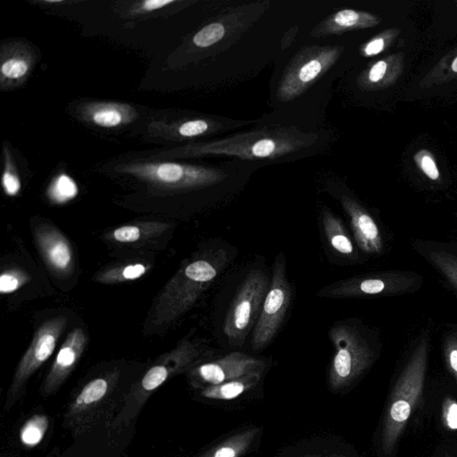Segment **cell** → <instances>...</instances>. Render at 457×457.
<instances>
[{
  "label": "cell",
  "instance_id": "31",
  "mask_svg": "<svg viewBox=\"0 0 457 457\" xmlns=\"http://www.w3.org/2000/svg\"><path fill=\"white\" fill-rule=\"evenodd\" d=\"M387 71V62L384 60H380L375 62L368 71L366 80L369 84H377L381 81Z\"/></svg>",
  "mask_w": 457,
  "mask_h": 457
},
{
  "label": "cell",
  "instance_id": "32",
  "mask_svg": "<svg viewBox=\"0 0 457 457\" xmlns=\"http://www.w3.org/2000/svg\"><path fill=\"white\" fill-rule=\"evenodd\" d=\"M417 159V158H416ZM422 171L433 180L439 178V170L433 157L429 154H422L421 157L417 159Z\"/></svg>",
  "mask_w": 457,
  "mask_h": 457
},
{
  "label": "cell",
  "instance_id": "7",
  "mask_svg": "<svg viewBox=\"0 0 457 457\" xmlns=\"http://www.w3.org/2000/svg\"><path fill=\"white\" fill-rule=\"evenodd\" d=\"M268 275L253 269L243 279L227 313L223 333L231 346H241L259 317L269 290Z\"/></svg>",
  "mask_w": 457,
  "mask_h": 457
},
{
  "label": "cell",
  "instance_id": "35",
  "mask_svg": "<svg viewBox=\"0 0 457 457\" xmlns=\"http://www.w3.org/2000/svg\"><path fill=\"white\" fill-rule=\"evenodd\" d=\"M174 0H147L143 3V9L145 11H153L172 4Z\"/></svg>",
  "mask_w": 457,
  "mask_h": 457
},
{
  "label": "cell",
  "instance_id": "25",
  "mask_svg": "<svg viewBox=\"0 0 457 457\" xmlns=\"http://www.w3.org/2000/svg\"><path fill=\"white\" fill-rule=\"evenodd\" d=\"M443 355L445 366L457 384V333H453L444 340Z\"/></svg>",
  "mask_w": 457,
  "mask_h": 457
},
{
  "label": "cell",
  "instance_id": "15",
  "mask_svg": "<svg viewBox=\"0 0 457 457\" xmlns=\"http://www.w3.org/2000/svg\"><path fill=\"white\" fill-rule=\"evenodd\" d=\"M340 203L347 213L358 247L365 253L378 255L384 245L378 224L372 216L355 199L342 195Z\"/></svg>",
  "mask_w": 457,
  "mask_h": 457
},
{
  "label": "cell",
  "instance_id": "17",
  "mask_svg": "<svg viewBox=\"0 0 457 457\" xmlns=\"http://www.w3.org/2000/svg\"><path fill=\"white\" fill-rule=\"evenodd\" d=\"M379 20L366 12L354 9L338 10L318 23L311 32L315 37L342 34L346 31L373 27Z\"/></svg>",
  "mask_w": 457,
  "mask_h": 457
},
{
  "label": "cell",
  "instance_id": "33",
  "mask_svg": "<svg viewBox=\"0 0 457 457\" xmlns=\"http://www.w3.org/2000/svg\"><path fill=\"white\" fill-rule=\"evenodd\" d=\"M2 182L4 189L8 195H15L21 189L19 179L9 171L4 173Z\"/></svg>",
  "mask_w": 457,
  "mask_h": 457
},
{
  "label": "cell",
  "instance_id": "11",
  "mask_svg": "<svg viewBox=\"0 0 457 457\" xmlns=\"http://www.w3.org/2000/svg\"><path fill=\"white\" fill-rule=\"evenodd\" d=\"M118 375L96 378L84 385L70 402L63 416L64 426L75 435L97 422L112 400Z\"/></svg>",
  "mask_w": 457,
  "mask_h": 457
},
{
  "label": "cell",
  "instance_id": "30",
  "mask_svg": "<svg viewBox=\"0 0 457 457\" xmlns=\"http://www.w3.org/2000/svg\"><path fill=\"white\" fill-rule=\"evenodd\" d=\"M112 237L116 241L122 243L135 242L140 238L141 230L135 225L121 226L112 232Z\"/></svg>",
  "mask_w": 457,
  "mask_h": 457
},
{
  "label": "cell",
  "instance_id": "1",
  "mask_svg": "<svg viewBox=\"0 0 457 457\" xmlns=\"http://www.w3.org/2000/svg\"><path fill=\"white\" fill-rule=\"evenodd\" d=\"M325 136L293 126L243 131L195 145L188 153L217 155L259 164L279 163L307 157L322 150Z\"/></svg>",
  "mask_w": 457,
  "mask_h": 457
},
{
  "label": "cell",
  "instance_id": "29",
  "mask_svg": "<svg viewBox=\"0 0 457 457\" xmlns=\"http://www.w3.org/2000/svg\"><path fill=\"white\" fill-rule=\"evenodd\" d=\"M29 65L26 61L19 58H12L2 64V74L9 79H18L25 75Z\"/></svg>",
  "mask_w": 457,
  "mask_h": 457
},
{
  "label": "cell",
  "instance_id": "14",
  "mask_svg": "<svg viewBox=\"0 0 457 457\" xmlns=\"http://www.w3.org/2000/svg\"><path fill=\"white\" fill-rule=\"evenodd\" d=\"M87 344V337L80 328L69 333L47 373L40 393L44 396L55 394L76 367Z\"/></svg>",
  "mask_w": 457,
  "mask_h": 457
},
{
  "label": "cell",
  "instance_id": "8",
  "mask_svg": "<svg viewBox=\"0 0 457 457\" xmlns=\"http://www.w3.org/2000/svg\"><path fill=\"white\" fill-rule=\"evenodd\" d=\"M421 284V277L411 271L365 274L330 284L318 292L321 297L356 298L411 292Z\"/></svg>",
  "mask_w": 457,
  "mask_h": 457
},
{
  "label": "cell",
  "instance_id": "2",
  "mask_svg": "<svg viewBox=\"0 0 457 457\" xmlns=\"http://www.w3.org/2000/svg\"><path fill=\"white\" fill-rule=\"evenodd\" d=\"M429 338L424 335L411 352L399 375L386 408L382 428V450L392 453L420 402L424 388Z\"/></svg>",
  "mask_w": 457,
  "mask_h": 457
},
{
  "label": "cell",
  "instance_id": "34",
  "mask_svg": "<svg viewBox=\"0 0 457 457\" xmlns=\"http://www.w3.org/2000/svg\"><path fill=\"white\" fill-rule=\"evenodd\" d=\"M385 47V39L381 37H377L366 43L361 49L362 55L373 56L383 51Z\"/></svg>",
  "mask_w": 457,
  "mask_h": 457
},
{
  "label": "cell",
  "instance_id": "36",
  "mask_svg": "<svg viewBox=\"0 0 457 457\" xmlns=\"http://www.w3.org/2000/svg\"><path fill=\"white\" fill-rule=\"evenodd\" d=\"M452 69L453 71L457 72V57L453 60L452 63Z\"/></svg>",
  "mask_w": 457,
  "mask_h": 457
},
{
  "label": "cell",
  "instance_id": "28",
  "mask_svg": "<svg viewBox=\"0 0 457 457\" xmlns=\"http://www.w3.org/2000/svg\"><path fill=\"white\" fill-rule=\"evenodd\" d=\"M441 420L448 430H457V401L447 396L442 403Z\"/></svg>",
  "mask_w": 457,
  "mask_h": 457
},
{
  "label": "cell",
  "instance_id": "4",
  "mask_svg": "<svg viewBox=\"0 0 457 457\" xmlns=\"http://www.w3.org/2000/svg\"><path fill=\"white\" fill-rule=\"evenodd\" d=\"M199 355L200 352L194 345L183 343L159 360L124 397V404L113 420V427H121L132 421L158 387L174 375L190 370Z\"/></svg>",
  "mask_w": 457,
  "mask_h": 457
},
{
  "label": "cell",
  "instance_id": "37",
  "mask_svg": "<svg viewBox=\"0 0 457 457\" xmlns=\"http://www.w3.org/2000/svg\"><path fill=\"white\" fill-rule=\"evenodd\" d=\"M445 457H452V456L446 453V454H445Z\"/></svg>",
  "mask_w": 457,
  "mask_h": 457
},
{
  "label": "cell",
  "instance_id": "10",
  "mask_svg": "<svg viewBox=\"0 0 457 457\" xmlns=\"http://www.w3.org/2000/svg\"><path fill=\"white\" fill-rule=\"evenodd\" d=\"M291 293L285 258L279 254L274 262L269 290L253 329L251 344L253 350H262L273 340L289 307Z\"/></svg>",
  "mask_w": 457,
  "mask_h": 457
},
{
  "label": "cell",
  "instance_id": "9",
  "mask_svg": "<svg viewBox=\"0 0 457 457\" xmlns=\"http://www.w3.org/2000/svg\"><path fill=\"white\" fill-rule=\"evenodd\" d=\"M66 323V317L58 316L45 321L37 329L14 372L4 404V411H9L23 396L30 377L54 353Z\"/></svg>",
  "mask_w": 457,
  "mask_h": 457
},
{
  "label": "cell",
  "instance_id": "6",
  "mask_svg": "<svg viewBox=\"0 0 457 457\" xmlns=\"http://www.w3.org/2000/svg\"><path fill=\"white\" fill-rule=\"evenodd\" d=\"M341 46H309L290 61L278 82L276 96L281 102L292 101L303 94L339 59Z\"/></svg>",
  "mask_w": 457,
  "mask_h": 457
},
{
  "label": "cell",
  "instance_id": "3",
  "mask_svg": "<svg viewBox=\"0 0 457 457\" xmlns=\"http://www.w3.org/2000/svg\"><path fill=\"white\" fill-rule=\"evenodd\" d=\"M228 261L225 249H215L181 269L161 295L154 315L157 324L170 321L190 308Z\"/></svg>",
  "mask_w": 457,
  "mask_h": 457
},
{
  "label": "cell",
  "instance_id": "5",
  "mask_svg": "<svg viewBox=\"0 0 457 457\" xmlns=\"http://www.w3.org/2000/svg\"><path fill=\"white\" fill-rule=\"evenodd\" d=\"M328 334L336 350L328 381L331 388L337 390L349 386L371 365L374 351L361 333L347 324L334 325Z\"/></svg>",
  "mask_w": 457,
  "mask_h": 457
},
{
  "label": "cell",
  "instance_id": "13",
  "mask_svg": "<svg viewBox=\"0 0 457 457\" xmlns=\"http://www.w3.org/2000/svg\"><path fill=\"white\" fill-rule=\"evenodd\" d=\"M266 362L249 354L233 352L220 359L204 362L188 370L190 384L204 388L237 378L252 372L263 371Z\"/></svg>",
  "mask_w": 457,
  "mask_h": 457
},
{
  "label": "cell",
  "instance_id": "21",
  "mask_svg": "<svg viewBox=\"0 0 457 457\" xmlns=\"http://www.w3.org/2000/svg\"><path fill=\"white\" fill-rule=\"evenodd\" d=\"M429 262L457 289V256L445 251H431Z\"/></svg>",
  "mask_w": 457,
  "mask_h": 457
},
{
  "label": "cell",
  "instance_id": "16",
  "mask_svg": "<svg viewBox=\"0 0 457 457\" xmlns=\"http://www.w3.org/2000/svg\"><path fill=\"white\" fill-rule=\"evenodd\" d=\"M35 241L48 266L55 274L64 276L73 268V253L67 238L55 228L44 224L35 228Z\"/></svg>",
  "mask_w": 457,
  "mask_h": 457
},
{
  "label": "cell",
  "instance_id": "20",
  "mask_svg": "<svg viewBox=\"0 0 457 457\" xmlns=\"http://www.w3.org/2000/svg\"><path fill=\"white\" fill-rule=\"evenodd\" d=\"M322 223L330 247L344 256L353 257L354 247L351 238L341 220L327 207L322 210Z\"/></svg>",
  "mask_w": 457,
  "mask_h": 457
},
{
  "label": "cell",
  "instance_id": "24",
  "mask_svg": "<svg viewBox=\"0 0 457 457\" xmlns=\"http://www.w3.org/2000/svg\"><path fill=\"white\" fill-rule=\"evenodd\" d=\"M146 268L141 263L129 264L122 268V270H112L102 277L103 281H123L133 280L140 278L145 274Z\"/></svg>",
  "mask_w": 457,
  "mask_h": 457
},
{
  "label": "cell",
  "instance_id": "23",
  "mask_svg": "<svg viewBox=\"0 0 457 457\" xmlns=\"http://www.w3.org/2000/svg\"><path fill=\"white\" fill-rule=\"evenodd\" d=\"M78 195V187L74 180L65 174L58 176L48 189L49 198L57 204H63Z\"/></svg>",
  "mask_w": 457,
  "mask_h": 457
},
{
  "label": "cell",
  "instance_id": "18",
  "mask_svg": "<svg viewBox=\"0 0 457 457\" xmlns=\"http://www.w3.org/2000/svg\"><path fill=\"white\" fill-rule=\"evenodd\" d=\"M262 371L252 372L219 385L201 388L199 395L212 400L235 399L245 391L255 386L262 378Z\"/></svg>",
  "mask_w": 457,
  "mask_h": 457
},
{
  "label": "cell",
  "instance_id": "12",
  "mask_svg": "<svg viewBox=\"0 0 457 457\" xmlns=\"http://www.w3.org/2000/svg\"><path fill=\"white\" fill-rule=\"evenodd\" d=\"M269 2H256L225 11L193 37V44L202 49L220 46L221 50L238 38L268 8Z\"/></svg>",
  "mask_w": 457,
  "mask_h": 457
},
{
  "label": "cell",
  "instance_id": "19",
  "mask_svg": "<svg viewBox=\"0 0 457 457\" xmlns=\"http://www.w3.org/2000/svg\"><path fill=\"white\" fill-rule=\"evenodd\" d=\"M260 428L250 427L215 445L199 457H240L252 445Z\"/></svg>",
  "mask_w": 457,
  "mask_h": 457
},
{
  "label": "cell",
  "instance_id": "22",
  "mask_svg": "<svg viewBox=\"0 0 457 457\" xmlns=\"http://www.w3.org/2000/svg\"><path fill=\"white\" fill-rule=\"evenodd\" d=\"M48 427V420L44 415L36 414L28 420L20 431V438L27 446L38 444Z\"/></svg>",
  "mask_w": 457,
  "mask_h": 457
},
{
  "label": "cell",
  "instance_id": "27",
  "mask_svg": "<svg viewBox=\"0 0 457 457\" xmlns=\"http://www.w3.org/2000/svg\"><path fill=\"white\" fill-rule=\"evenodd\" d=\"M29 280L27 274L17 270H7L0 276V292L9 294L16 291Z\"/></svg>",
  "mask_w": 457,
  "mask_h": 457
},
{
  "label": "cell",
  "instance_id": "26",
  "mask_svg": "<svg viewBox=\"0 0 457 457\" xmlns=\"http://www.w3.org/2000/svg\"><path fill=\"white\" fill-rule=\"evenodd\" d=\"M92 120L99 126L110 128L120 124L123 116L119 109L109 105L99 108L94 112Z\"/></svg>",
  "mask_w": 457,
  "mask_h": 457
}]
</instances>
